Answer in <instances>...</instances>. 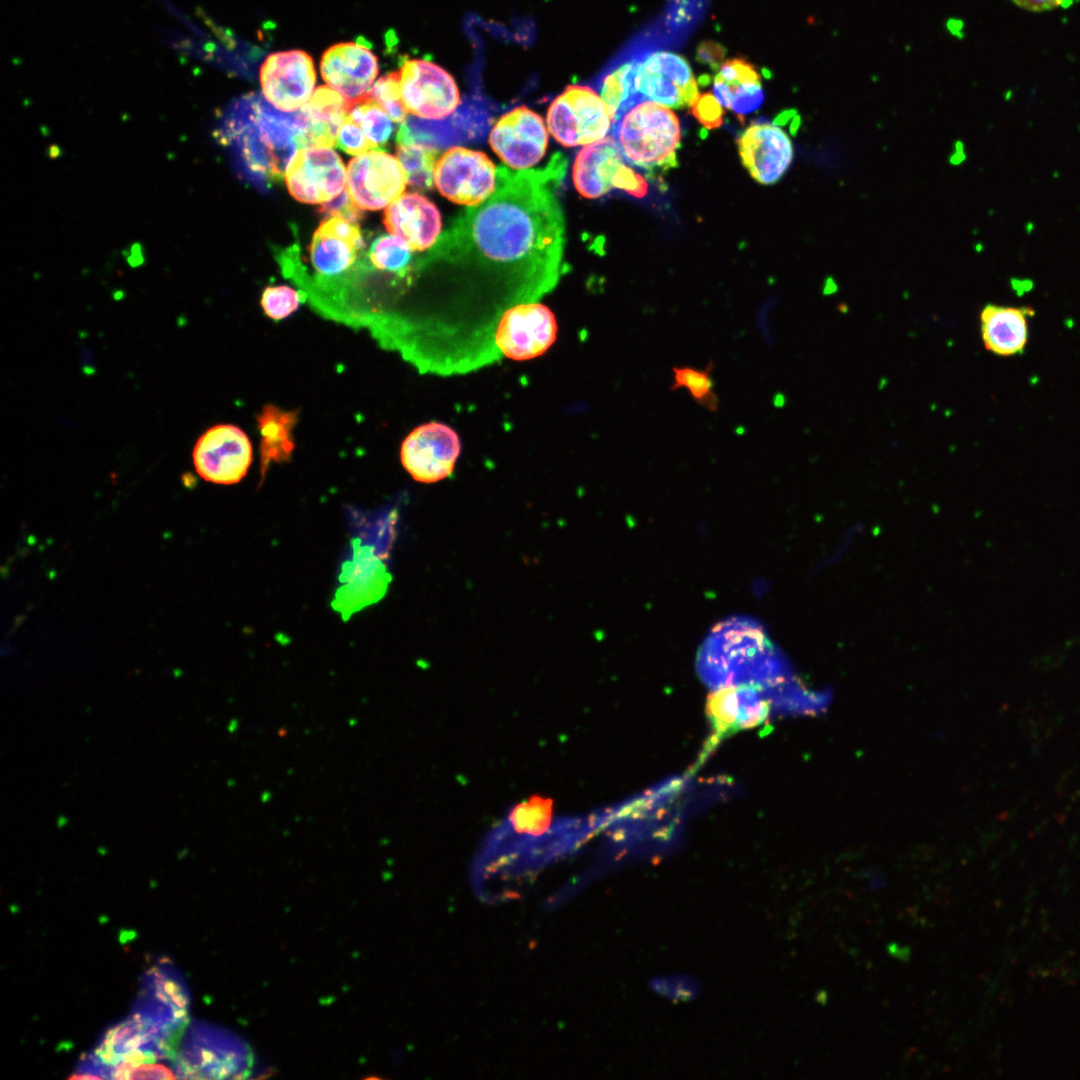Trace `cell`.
<instances>
[{
	"mask_svg": "<svg viewBox=\"0 0 1080 1080\" xmlns=\"http://www.w3.org/2000/svg\"><path fill=\"white\" fill-rule=\"evenodd\" d=\"M260 82L264 97L275 108L284 112L299 110L313 95V60L298 49L270 54L261 66Z\"/></svg>",
	"mask_w": 1080,
	"mask_h": 1080,
	"instance_id": "cell-15",
	"label": "cell"
},
{
	"mask_svg": "<svg viewBox=\"0 0 1080 1080\" xmlns=\"http://www.w3.org/2000/svg\"><path fill=\"white\" fill-rule=\"evenodd\" d=\"M1018 7L1031 12L1050 11L1066 5L1070 0H1011Z\"/></svg>",
	"mask_w": 1080,
	"mask_h": 1080,
	"instance_id": "cell-42",
	"label": "cell"
},
{
	"mask_svg": "<svg viewBox=\"0 0 1080 1080\" xmlns=\"http://www.w3.org/2000/svg\"><path fill=\"white\" fill-rule=\"evenodd\" d=\"M401 96L407 111L418 118L440 120L460 104L453 77L437 64L410 59L400 68Z\"/></svg>",
	"mask_w": 1080,
	"mask_h": 1080,
	"instance_id": "cell-12",
	"label": "cell"
},
{
	"mask_svg": "<svg viewBox=\"0 0 1080 1080\" xmlns=\"http://www.w3.org/2000/svg\"><path fill=\"white\" fill-rule=\"evenodd\" d=\"M550 807L544 800H532L517 807L512 816L514 827L519 832L538 834L549 824Z\"/></svg>",
	"mask_w": 1080,
	"mask_h": 1080,
	"instance_id": "cell-32",
	"label": "cell"
},
{
	"mask_svg": "<svg viewBox=\"0 0 1080 1080\" xmlns=\"http://www.w3.org/2000/svg\"><path fill=\"white\" fill-rule=\"evenodd\" d=\"M458 434L441 422H429L413 429L400 448V460L412 478L435 483L450 476L460 455Z\"/></svg>",
	"mask_w": 1080,
	"mask_h": 1080,
	"instance_id": "cell-11",
	"label": "cell"
},
{
	"mask_svg": "<svg viewBox=\"0 0 1080 1080\" xmlns=\"http://www.w3.org/2000/svg\"><path fill=\"white\" fill-rule=\"evenodd\" d=\"M336 145L344 152L359 156L375 148L360 125L348 114L339 128Z\"/></svg>",
	"mask_w": 1080,
	"mask_h": 1080,
	"instance_id": "cell-34",
	"label": "cell"
},
{
	"mask_svg": "<svg viewBox=\"0 0 1080 1080\" xmlns=\"http://www.w3.org/2000/svg\"><path fill=\"white\" fill-rule=\"evenodd\" d=\"M743 166L760 184L776 183L793 160L789 136L776 124L752 122L737 139Z\"/></svg>",
	"mask_w": 1080,
	"mask_h": 1080,
	"instance_id": "cell-17",
	"label": "cell"
},
{
	"mask_svg": "<svg viewBox=\"0 0 1080 1080\" xmlns=\"http://www.w3.org/2000/svg\"><path fill=\"white\" fill-rule=\"evenodd\" d=\"M177 1076L164 1064L145 1062L129 1070L124 1079H174Z\"/></svg>",
	"mask_w": 1080,
	"mask_h": 1080,
	"instance_id": "cell-41",
	"label": "cell"
},
{
	"mask_svg": "<svg viewBox=\"0 0 1080 1080\" xmlns=\"http://www.w3.org/2000/svg\"><path fill=\"white\" fill-rule=\"evenodd\" d=\"M714 364L708 363L705 369H697L692 366H674L672 368L674 379L670 387L671 391L686 388L695 402L703 408L715 412L718 410L719 400L714 392V380L711 371Z\"/></svg>",
	"mask_w": 1080,
	"mask_h": 1080,
	"instance_id": "cell-28",
	"label": "cell"
},
{
	"mask_svg": "<svg viewBox=\"0 0 1080 1080\" xmlns=\"http://www.w3.org/2000/svg\"><path fill=\"white\" fill-rule=\"evenodd\" d=\"M434 183L448 200L477 206L495 192L497 169L484 153L456 146L438 159Z\"/></svg>",
	"mask_w": 1080,
	"mask_h": 1080,
	"instance_id": "cell-8",
	"label": "cell"
},
{
	"mask_svg": "<svg viewBox=\"0 0 1080 1080\" xmlns=\"http://www.w3.org/2000/svg\"><path fill=\"white\" fill-rule=\"evenodd\" d=\"M320 72L332 89L351 101H358L371 89L378 74V61L360 43H338L322 54Z\"/></svg>",
	"mask_w": 1080,
	"mask_h": 1080,
	"instance_id": "cell-18",
	"label": "cell"
},
{
	"mask_svg": "<svg viewBox=\"0 0 1080 1080\" xmlns=\"http://www.w3.org/2000/svg\"><path fill=\"white\" fill-rule=\"evenodd\" d=\"M566 166L556 153L543 169L499 167L495 192L457 218L429 259L478 270L504 287L512 305L539 300L562 273L565 222L556 190Z\"/></svg>",
	"mask_w": 1080,
	"mask_h": 1080,
	"instance_id": "cell-1",
	"label": "cell"
},
{
	"mask_svg": "<svg viewBox=\"0 0 1080 1080\" xmlns=\"http://www.w3.org/2000/svg\"><path fill=\"white\" fill-rule=\"evenodd\" d=\"M229 137H235L241 155L251 170L279 180L296 152L303 130L299 110L280 112L256 93L241 98L230 111Z\"/></svg>",
	"mask_w": 1080,
	"mask_h": 1080,
	"instance_id": "cell-3",
	"label": "cell"
},
{
	"mask_svg": "<svg viewBox=\"0 0 1080 1080\" xmlns=\"http://www.w3.org/2000/svg\"><path fill=\"white\" fill-rule=\"evenodd\" d=\"M367 96L377 101L391 120L398 123L406 120L408 111L402 101L399 72H390L380 77Z\"/></svg>",
	"mask_w": 1080,
	"mask_h": 1080,
	"instance_id": "cell-30",
	"label": "cell"
},
{
	"mask_svg": "<svg viewBox=\"0 0 1080 1080\" xmlns=\"http://www.w3.org/2000/svg\"><path fill=\"white\" fill-rule=\"evenodd\" d=\"M298 418V411H284L267 404L257 415V423L262 435L260 442V469L262 478L271 462L288 461L295 447L292 429Z\"/></svg>",
	"mask_w": 1080,
	"mask_h": 1080,
	"instance_id": "cell-24",
	"label": "cell"
},
{
	"mask_svg": "<svg viewBox=\"0 0 1080 1080\" xmlns=\"http://www.w3.org/2000/svg\"><path fill=\"white\" fill-rule=\"evenodd\" d=\"M652 986L656 992L672 1000L694 998L698 991L696 982L687 977L656 978Z\"/></svg>",
	"mask_w": 1080,
	"mask_h": 1080,
	"instance_id": "cell-37",
	"label": "cell"
},
{
	"mask_svg": "<svg viewBox=\"0 0 1080 1080\" xmlns=\"http://www.w3.org/2000/svg\"><path fill=\"white\" fill-rule=\"evenodd\" d=\"M321 212L353 223L362 216L361 209L353 203L346 189L331 201L322 204Z\"/></svg>",
	"mask_w": 1080,
	"mask_h": 1080,
	"instance_id": "cell-38",
	"label": "cell"
},
{
	"mask_svg": "<svg viewBox=\"0 0 1080 1080\" xmlns=\"http://www.w3.org/2000/svg\"><path fill=\"white\" fill-rule=\"evenodd\" d=\"M697 671L712 690L749 685L766 691L789 681L783 658L761 626L744 618L727 620L710 633L698 653Z\"/></svg>",
	"mask_w": 1080,
	"mask_h": 1080,
	"instance_id": "cell-2",
	"label": "cell"
},
{
	"mask_svg": "<svg viewBox=\"0 0 1080 1080\" xmlns=\"http://www.w3.org/2000/svg\"><path fill=\"white\" fill-rule=\"evenodd\" d=\"M1030 306L987 304L980 312V333L986 350L1001 357L1023 354L1029 340Z\"/></svg>",
	"mask_w": 1080,
	"mask_h": 1080,
	"instance_id": "cell-22",
	"label": "cell"
},
{
	"mask_svg": "<svg viewBox=\"0 0 1080 1080\" xmlns=\"http://www.w3.org/2000/svg\"><path fill=\"white\" fill-rule=\"evenodd\" d=\"M614 188L623 190L636 198H642L647 194L648 184L642 175L626 163L615 180Z\"/></svg>",
	"mask_w": 1080,
	"mask_h": 1080,
	"instance_id": "cell-39",
	"label": "cell"
},
{
	"mask_svg": "<svg viewBox=\"0 0 1080 1080\" xmlns=\"http://www.w3.org/2000/svg\"><path fill=\"white\" fill-rule=\"evenodd\" d=\"M554 313L534 301L508 307L500 316L494 341L501 356L515 361L531 360L544 354L557 338Z\"/></svg>",
	"mask_w": 1080,
	"mask_h": 1080,
	"instance_id": "cell-7",
	"label": "cell"
},
{
	"mask_svg": "<svg viewBox=\"0 0 1080 1080\" xmlns=\"http://www.w3.org/2000/svg\"><path fill=\"white\" fill-rule=\"evenodd\" d=\"M547 125L562 145H588L606 137L612 122L601 97L588 86L570 85L550 104Z\"/></svg>",
	"mask_w": 1080,
	"mask_h": 1080,
	"instance_id": "cell-6",
	"label": "cell"
},
{
	"mask_svg": "<svg viewBox=\"0 0 1080 1080\" xmlns=\"http://www.w3.org/2000/svg\"><path fill=\"white\" fill-rule=\"evenodd\" d=\"M439 151L433 146L404 144L397 146V158L406 173L407 183L420 189H430Z\"/></svg>",
	"mask_w": 1080,
	"mask_h": 1080,
	"instance_id": "cell-27",
	"label": "cell"
},
{
	"mask_svg": "<svg viewBox=\"0 0 1080 1080\" xmlns=\"http://www.w3.org/2000/svg\"><path fill=\"white\" fill-rule=\"evenodd\" d=\"M637 58L629 59L608 70L600 80L599 93L612 126L633 106L643 102L635 87Z\"/></svg>",
	"mask_w": 1080,
	"mask_h": 1080,
	"instance_id": "cell-25",
	"label": "cell"
},
{
	"mask_svg": "<svg viewBox=\"0 0 1080 1080\" xmlns=\"http://www.w3.org/2000/svg\"><path fill=\"white\" fill-rule=\"evenodd\" d=\"M714 79L726 84L730 91L742 84L761 82L755 66L738 58L724 61Z\"/></svg>",
	"mask_w": 1080,
	"mask_h": 1080,
	"instance_id": "cell-33",
	"label": "cell"
},
{
	"mask_svg": "<svg viewBox=\"0 0 1080 1080\" xmlns=\"http://www.w3.org/2000/svg\"><path fill=\"white\" fill-rule=\"evenodd\" d=\"M732 101L729 110H732L742 122L744 117L756 111L764 101V92L761 82L747 83L731 90Z\"/></svg>",
	"mask_w": 1080,
	"mask_h": 1080,
	"instance_id": "cell-35",
	"label": "cell"
},
{
	"mask_svg": "<svg viewBox=\"0 0 1080 1080\" xmlns=\"http://www.w3.org/2000/svg\"><path fill=\"white\" fill-rule=\"evenodd\" d=\"M290 194L308 204H324L343 192L347 171L330 147L299 148L285 170Z\"/></svg>",
	"mask_w": 1080,
	"mask_h": 1080,
	"instance_id": "cell-14",
	"label": "cell"
},
{
	"mask_svg": "<svg viewBox=\"0 0 1080 1080\" xmlns=\"http://www.w3.org/2000/svg\"><path fill=\"white\" fill-rule=\"evenodd\" d=\"M771 708L770 700L761 689L733 685L713 690L706 711L713 727L719 732H727L761 724Z\"/></svg>",
	"mask_w": 1080,
	"mask_h": 1080,
	"instance_id": "cell-20",
	"label": "cell"
},
{
	"mask_svg": "<svg viewBox=\"0 0 1080 1080\" xmlns=\"http://www.w3.org/2000/svg\"><path fill=\"white\" fill-rule=\"evenodd\" d=\"M300 302H304L302 293L285 285L266 287L261 297L264 313L276 321L291 315Z\"/></svg>",
	"mask_w": 1080,
	"mask_h": 1080,
	"instance_id": "cell-31",
	"label": "cell"
},
{
	"mask_svg": "<svg viewBox=\"0 0 1080 1080\" xmlns=\"http://www.w3.org/2000/svg\"><path fill=\"white\" fill-rule=\"evenodd\" d=\"M355 101H351L327 86L318 87L310 100L299 109L303 130L298 147H333L340 126Z\"/></svg>",
	"mask_w": 1080,
	"mask_h": 1080,
	"instance_id": "cell-23",
	"label": "cell"
},
{
	"mask_svg": "<svg viewBox=\"0 0 1080 1080\" xmlns=\"http://www.w3.org/2000/svg\"><path fill=\"white\" fill-rule=\"evenodd\" d=\"M691 113L706 129L718 128L723 124V106L711 92L698 96L691 106Z\"/></svg>",
	"mask_w": 1080,
	"mask_h": 1080,
	"instance_id": "cell-36",
	"label": "cell"
},
{
	"mask_svg": "<svg viewBox=\"0 0 1080 1080\" xmlns=\"http://www.w3.org/2000/svg\"><path fill=\"white\" fill-rule=\"evenodd\" d=\"M352 556L341 567L339 586L331 606L347 621L352 615L379 602L392 580L385 563L374 547L352 540Z\"/></svg>",
	"mask_w": 1080,
	"mask_h": 1080,
	"instance_id": "cell-10",
	"label": "cell"
},
{
	"mask_svg": "<svg viewBox=\"0 0 1080 1080\" xmlns=\"http://www.w3.org/2000/svg\"><path fill=\"white\" fill-rule=\"evenodd\" d=\"M363 247L356 223L331 216L321 222L312 237L309 258L312 273L292 281L297 284L303 300L317 312L347 280Z\"/></svg>",
	"mask_w": 1080,
	"mask_h": 1080,
	"instance_id": "cell-5",
	"label": "cell"
},
{
	"mask_svg": "<svg viewBox=\"0 0 1080 1080\" xmlns=\"http://www.w3.org/2000/svg\"><path fill=\"white\" fill-rule=\"evenodd\" d=\"M627 163L656 178L678 166L677 150L681 143V125L668 107L643 101L628 110L612 126Z\"/></svg>",
	"mask_w": 1080,
	"mask_h": 1080,
	"instance_id": "cell-4",
	"label": "cell"
},
{
	"mask_svg": "<svg viewBox=\"0 0 1080 1080\" xmlns=\"http://www.w3.org/2000/svg\"><path fill=\"white\" fill-rule=\"evenodd\" d=\"M197 474L215 484L240 482L252 462V445L246 433L231 424H218L206 430L192 451Z\"/></svg>",
	"mask_w": 1080,
	"mask_h": 1080,
	"instance_id": "cell-9",
	"label": "cell"
},
{
	"mask_svg": "<svg viewBox=\"0 0 1080 1080\" xmlns=\"http://www.w3.org/2000/svg\"><path fill=\"white\" fill-rule=\"evenodd\" d=\"M627 161L612 136L588 144L577 154L573 181L577 191L588 199L605 195L614 188L616 177Z\"/></svg>",
	"mask_w": 1080,
	"mask_h": 1080,
	"instance_id": "cell-21",
	"label": "cell"
},
{
	"mask_svg": "<svg viewBox=\"0 0 1080 1080\" xmlns=\"http://www.w3.org/2000/svg\"><path fill=\"white\" fill-rule=\"evenodd\" d=\"M384 224L391 235L402 239L411 251H424L434 246L440 237L441 216L426 197L408 193L386 208Z\"/></svg>",
	"mask_w": 1080,
	"mask_h": 1080,
	"instance_id": "cell-19",
	"label": "cell"
},
{
	"mask_svg": "<svg viewBox=\"0 0 1080 1080\" xmlns=\"http://www.w3.org/2000/svg\"><path fill=\"white\" fill-rule=\"evenodd\" d=\"M639 59L644 69L660 74L679 86L692 106L700 94L690 64L683 56L668 51H654Z\"/></svg>",
	"mask_w": 1080,
	"mask_h": 1080,
	"instance_id": "cell-26",
	"label": "cell"
},
{
	"mask_svg": "<svg viewBox=\"0 0 1080 1080\" xmlns=\"http://www.w3.org/2000/svg\"><path fill=\"white\" fill-rule=\"evenodd\" d=\"M346 183L357 207L380 210L403 195L407 179L398 158L377 148L349 162Z\"/></svg>",
	"mask_w": 1080,
	"mask_h": 1080,
	"instance_id": "cell-13",
	"label": "cell"
},
{
	"mask_svg": "<svg viewBox=\"0 0 1080 1080\" xmlns=\"http://www.w3.org/2000/svg\"><path fill=\"white\" fill-rule=\"evenodd\" d=\"M489 143L507 166L526 170L544 156L548 132L540 115L521 106L504 114L496 122Z\"/></svg>",
	"mask_w": 1080,
	"mask_h": 1080,
	"instance_id": "cell-16",
	"label": "cell"
},
{
	"mask_svg": "<svg viewBox=\"0 0 1080 1080\" xmlns=\"http://www.w3.org/2000/svg\"><path fill=\"white\" fill-rule=\"evenodd\" d=\"M726 52V48L720 43L703 41L696 48V60L718 72L724 62Z\"/></svg>",
	"mask_w": 1080,
	"mask_h": 1080,
	"instance_id": "cell-40",
	"label": "cell"
},
{
	"mask_svg": "<svg viewBox=\"0 0 1080 1080\" xmlns=\"http://www.w3.org/2000/svg\"><path fill=\"white\" fill-rule=\"evenodd\" d=\"M349 116L360 125L375 148L385 144L390 138L393 131L391 118L382 106L369 96L355 101Z\"/></svg>",
	"mask_w": 1080,
	"mask_h": 1080,
	"instance_id": "cell-29",
	"label": "cell"
}]
</instances>
